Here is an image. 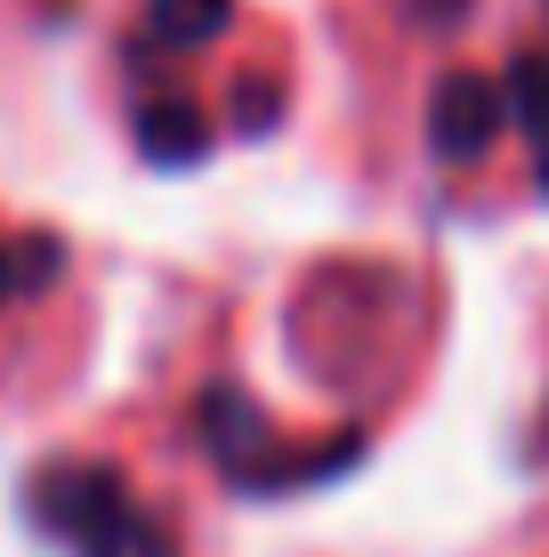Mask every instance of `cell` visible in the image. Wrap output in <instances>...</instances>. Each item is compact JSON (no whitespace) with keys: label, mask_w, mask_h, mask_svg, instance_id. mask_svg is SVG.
Masks as SVG:
<instances>
[{"label":"cell","mask_w":549,"mask_h":557,"mask_svg":"<svg viewBox=\"0 0 549 557\" xmlns=\"http://www.w3.org/2000/svg\"><path fill=\"white\" fill-rule=\"evenodd\" d=\"M501 98H509V122H517L534 146H549V49H517L509 57Z\"/></svg>","instance_id":"cell-7"},{"label":"cell","mask_w":549,"mask_h":557,"mask_svg":"<svg viewBox=\"0 0 549 557\" xmlns=\"http://www.w3.org/2000/svg\"><path fill=\"white\" fill-rule=\"evenodd\" d=\"M25 509L41 533L73 542V557H178L170 525L129 502L122 469H105V460H49V469H33Z\"/></svg>","instance_id":"cell-1"},{"label":"cell","mask_w":549,"mask_h":557,"mask_svg":"<svg viewBox=\"0 0 549 557\" xmlns=\"http://www.w3.org/2000/svg\"><path fill=\"white\" fill-rule=\"evenodd\" d=\"M541 195H549V146H541Z\"/></svg>","instance_id":"cell-10"},{"label":"cell","mask_w":549,"mask_h":557,"mask_svg":"<svg viewBox=\"0 0 549 557\" xmlns=\"http://www.w3.org/2000/svg\"><path fill=\"white\" fill-rule=\"evenodd\" d=\"M138 146H146V162H202L211 153V122H202V106L195 98H146L138 106Z\"/></svg>","instance_id":"cell-4"},{"label":"cell","mask_w":549,"mask_h":557,"mask_svg":"<svg viewBox=\"0 0 549 557\" xmlns=\"http://www.w3.org/2000/svg\"><path fill=\"white\" fill-rule=\"evenodd\" d=\"M57 275H65V243L57 235H0V307L41 299Z\"/></svg>","instance_id":"cell-6"},{"label":"cell","mask_w":549,"mask_h":557,"mask_svg":"<svg viewBox=\"0 0 549 557\" xmlns=\"http://www.w3.org/2000/svg\"><path fill=\"white\" fill-rule=\"evenodd\" d=\"M404 9H412V25H461L469 0H404Z\"/></svg>","instance_id":"cell-9"},{"label":"cell","mask_w":549,"mask_h":557,"mask_svg":"<svg viewBox=\"0 0 549 557\" xmlns=\"http://www.w3.org/2000/svg\"><path fill=\"white\" fill-rule=\"evenodd\" d=\"M541 436H549V429H541Z\"/></svg>","instance_id":"cell-11"},{"label":"cell","mask_w":549,"mask_h":557,"mask_svg":"<svg viewBox=\"0 0 549 557\" xmlns=\"http://www.w3.org/2000/svg\"><path fill=\"white\" fill-rule=\"evenodd\" d=\"M195 429L202 445H211V460L226 476H235L242 493H275V485H308V476H332L355 460V436H339L332 453H308V445H275V429L259 420V405L242 388H202L195 405Z\"/></svg>","instance_id":"cell-2"},{"label":"cell","mask_w":549,"mask_h":557,"mask_svg":"<svg viewBox=\"0 0 549 557\" xmlns=\"http://www.w3.org/2000/svg\"><path fill=\"white\" fill-rule=\"evenodd\" d=\"M275 113H283V82H242L235 89V122L242 129H275Z\"/></svg>","instance_id":"cell-8"},{"label":"cell","mask_w":549,"mask_h":557,"mask_svg":"<svg viewBox=\"0 0 549 557\" xmlns=\"http://www.w3.org/2000/svg\"><path fill=\"white\" fill-rule=\"evenodd\" d=\"M235 25V0H146V49H211Z\"/></svg>","instance_id":"cell-5"},{"label":"cell","mask_w":549,"mask_h":557,"mask_svg":"<svg viewBox=\"0 0 549 557\" xmlns=\"http://www.w3.org/2000/svg\"><path fill=\"white\" fill-rule=\"evenodd\" d=\"M509 129V98L494 73H445L437 98H428V146L445 162H485L494 138Z\"/></svg>","instance_id":"cell-3"}]
</instances>
